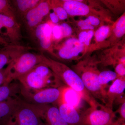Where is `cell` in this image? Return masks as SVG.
Listing matches in <instances>:
<instances>
[{"label":"cell","instance_id":"cell-1","mask_svg":"<svg viewBox=\"0 0 125 125\" xmlns=\"http://www.w3.org/2000/svg\"><path fill=\"white\" fill-rule=\"evenodd\" d=\"M43 63L50 68L64 84L79 94L90 107H98L102 105L85 88L81 79L74 70L62 63L44 55Z\"/></svg>","mask_w":125,"mask_h":125},{"label":"cell","instance_id":"cell-2","mask_svg":"<svg viewBox=\"0 0 125 125\" xmlns=\"http://www.w3.org/2000/svg\"><path fill=\"white\" fill-rule=\"evenodd\" d=\"M25 88L38 90L49 88H59L63 83L46 65H37L17 80Z\"/></svg>","mask_w":125,"mask_h":125},{"label":"cell","instance_id":"cell-3","mask_svg":"<svg viewBox=\"0 0 125 125\" xmlns=\"http://www.w3.org/2000/svg\"><path fill=\"white\" fill-rule=\"evenodd\" d=\"M97 62L85 61L74 66V71L79 76L85 88L95 99L106 104L107 93L101 88L98 81L100 72L97 67Z\"/></svg>","mask_w":125,"mask_h":125},{"label":"cell","instance_id":"cell-4","mask_svg":"<svg viewBox=\"0 0 125 125\" xmlns=\"http://www.w3.org/2000/svg\"><path fill=\"white\" fill-rule=\"evenodd\" d=\"M43 123L31 104L20 98L11 115L0 125H39Z\"/></svg>","mask_w":125,"mask_h":125},{"label":"cell","instance_id":"cell-5","mask_svg":"<svg viewBox=\"0 0 125 125\" xmlns=\"http://www.w3.org/2000/svg\"><path fill=\"white\" fill-rule=\"evenodd\" d=\"M62 87L31 90L25 88L21 84L20 98L30 104L44 105L52 104L56 106L61 96Z\"/></svg>","mask_w":125,"mask_h":125},{"label":"cell","instance_id":"cell-6","mask_svg":"<svg viewBox=\"0 0 125 125\" xmlns=\"http://www.w3.org/2000/svg\"><path fill=\"white\" fill-rule=\"evenodd\" d=\"M43 55L32 52H25L10 63V68L6 83L9 84L17 80L19 77L26 73L37 65L42 63Z\"/></svg>","mask_w":125,"mask_h":125},{"label":"cell","instance_id":"cell-7","mask_svg":"<svg viewBox=\"0 0 125 125\" xmlns=\"http://www.w3.org/2000/svg\"><path fill=\"white\" fill-rule=\"evenodd\" d=\"M116 113L105 105L90 107L81 114L82 125H112Z\"/></svg>","mask_w":125,"mask_h":125},{"label":"cell","instance_id":"cell-8","mask_svg":"<svg viewBox=\"0 0 125 125\" xmlns=\"http://www.w3.org/2000/svg\"><path fill=\"white\" fill-rule=\"evenodd\" d=\"M47 125H70L63 119L56 105L31 104Z\"/></svg>","mask_w":125,"mask_h":125},{"label":"cell","instance_id":"cell-9","mask_svg":"<svg viewBox=\"0 0 125 125\" xmlns=\"http://www.w3.org/2000/svg\"><path fill=\"white\" fill-rule=\"evenodd\" d=\"M51 9L49 1L42 0L37 6L26 14L23 20L30 30L34 31L42 23L44 17L49 13Z\"/></svg>","mask_w":125,"mask_h":125},{"label":"cell","instance_id":"cell-10","mask_svg":"<svg viewBox=\"0 0 125 125\" xmlns=\"http://www.w3.org/2000/svg\"><path fill=\"white\" fill-rule=\"evenodd\" d=\"M125 89V77H118L114 81L107 91L106 103L105 106L113 109L114 103L120 104L125 102V97H122Z\"/></svg>","mask_w":125,"mask_h":125},{"label":"cell","instance_id":"cell-11","mask_svg":"<svg viewBox=\"0 0 125 125\" xmlns=\"http://www.w3.org/2000/svg\"><path fill=\"white\" fill-rule=\"evenodd\" d=\"M31 49L30 47L10 44L0 49V70L10 64L20 55Z\"/></svg>","mask_w":125,"mask_h":125},{"label":"cell","instance_id":"cell-12","mask_svg":"<svg viewBox=\"0 0 125 125\" xmlns=\"http://www.w3.org/2000/svg\"><path fill=\"white\" fill-rule=\"evenodd\" d=\"M84 47L83 43L77 39H68L58 49L57 56L62 60H71L78 56L83 51Z\"/></svg>","mask_w":125,"mask_h":125},{"label":"cell","instance_id":"cell-13","mask_svg":"<svg viewBox=\"0 0 125 125\" xmlns=\"http://www.w3.org/2000/svg\"><path fill=\"white\" fill-rule=\"evenodd\" d=\"M0 22L6 30L5 36L7 37L10 44L19 45L22 36L20 25L17 21L0 14Z\"/></svg>","mask_w":125,"mask_h":125},{"label":"cell","instance_id":"cell-14","mask_svg":"<svg viewBox=\"0 0 125 125\" xmlns=\"http://www.w3.org/2000/svg\"><path fill=\"white\" fill-rule=\"evenodd\" d=\"M63 119L70 125H82L81 114L76 107L65 102L61 97L56 105Z\"/></svg>","mask_w":125,"mask_h":125},{"label":"cell","instance_id":"cell-15","mask_svg":"<svg viewBox=\"0 0 125 125\" xmlns=\"http://www.w3.org/2000/svg\"><path fill=\"white\" fill-rule=\"evenodd\" d=\"M34 32L41 48L54 54L52 48V27L50 24L42 23L36 27Z\"/></svg>","mask_w":125,"mask_h":125},{"label":"cell","instance_id":"cell-16","mask_svg":"<svg viewBox=\"0 0 125 125\" xmlns=\"http://www.w3.org/2000/svg\"><path fill=\"white\" fill-rule=\"evenodd\" d=\"M61 6L68 15L71 16H85L89 13L90 9L87 5L81 2L82 0H63Z\"/></svg>","mask_w":125,"mask_h":125},{"label":"cell","instance_id":"cell-17","mask_svg":"<svg viewBox=\"0 0 125 125\" xmlns=\"http://www.w3.org/2000/svg\"><path fill=\"white\" fill-rule=\"evenodd\" d=\"M20 91L21 84L19 81H13L9 84L0 85V102L11 98L20 97Z\"/></svg>","mask_w":125,"mask_h":125},{"label":"cell","instance_id":"cell-18","mask_svg":"<svg viewBox=\"0 0 125 125\" xmlns=\"http://www.w3.org/2000/svg\"><path fill=\"white\" fill-rule=\"evenodd\" d=\"M40 0H16L11 1L16 14L23 19L26 14L40 3Z\"/></svg>","mask_w":125,"mask_h":125},{"label":"cell","instance_id":"cell-19","mask_svg":"<svg viewBox=\"0 0 125 125\" xmlns=\"http://www.w3.org/2000/svg\"><path fill=\"white\" fill-rule=\"evenodd\" d=\"M20 97L0 102V125L11 115Z\"/></svg>","mask_w":125,"mask_h":125},{"label":"cell","instance_id":"cell-20","mask_svg":"<svg viewBox=\"0 0 125 125\" xmlns=\"http://www.w3.org/2000/svg\"><path fill=\"white\" fill-rule=\"evenodd\" d=\"M118 78L117 74L112 71H105L100 72L98 75V81L101 88L104 92L107 93L106 88L110 81H114Z\"/></svg>","mask_w":125,"mask_h":125},{"label":"cell","instance_id":"cell-21","mask_svg":"<svg viewBox=\"0 0 125 125\" xmlns=\"http://www.w3.org/2000/svg\"><path fill=\"white\" fill-rule=\"evenodd\" d=\"M0 14L17 21L16 14L10 1L0 0Z\"/></svg>","mask_w":125,"mask_h":125},{"label":"cell","instance_id":"cell-22","mask_svg":"<svg viewBox=\"0 0 125 125\" xmlns=\"http://www.w3.org/2000/svg\"><path fill=\"white\" fill-rule=\"evenodd\" d=\"M110 32V28L107 25L99 27L94 33L95 39L98 42H103L107 38Z\"/></svg>","mask_w":125,"mask_h":125},{"label":"cell","instance_id":"cell-23","mask_svg":"<svg viewBox=\"0 0 125 125\" xmlns=\"http://www.w3.org/2000/svg\"><path fill=\"white\" fill-rule=\"evenodd\" d=\"M125 16L122 15L118 20L115 26L114 33L117 38H121L125 34Z\"/></svg>","mask_w":125,"mask_h":125},{"label":"cell","instance_id":"cell-24","mask_svg":"<svg viewBox=\"0 0 125 125\" xmlns=\"http://www.w3.org/2000/svg\"><path fill=\"white\" fill-rule=\"evenodd\" d=\"M50 7H52L54 12L58 16L59 20H64L66 19L68 17V14L65 10L60 5H54L49 3Z\"/></svg>","mask_w":125,"mask_h":125},{"label":"cell","instance_id":"cell-25","mask_svg":"<svg viewBox=\"0 0 125 125\" xmlns=\"http://www.w3.org/2000/svg\"><path fill=\"white\" fill-rule=\"evenodd\" d=\"M52 37L56 40H59L63 38L62 31L60 25H55L52 28Z\"/></svg>","mask_w":125,"mask_h":125},{"label":"cell","instance_id":"cell-26","mask_svg":"<svg viewBox=\"0 0 125 125\" xmlns=\"http://www.w3.org/2000/svg\"><path fill=\"white\" fill-rule=\"evenodd\" d=\"M10 68V64L6 68L0 70V86L6 83Z\"/></svg>","mask_w":125,"mask_h":125},{"label":"cell","instance_id":"cell-27","mask_svg":"<svg viewBox=\"0 0 125 125\" xmlns=\"http://www.w3.org/2000/svg\"><path fill=\"white\" fill-rule=\"evenodd\" d=\"M60 25L62 31L63 38L69 37L71 35L72 30L69 25L66 23H63Z\"/></svg>","mask_w":125,"mask_h":125},{"label":"cell","instance_id":"cell-28","mask_svg":"<svg viewBox=\"0 0 125 125\" xmlns=\"http://www.w3.org/2000/svg\"><path fill=\"white\" fill-rule=\"evenodd\" d=\"M115 71L118 77H125V64L119 62L115 66Z\"/></svg>","mask_w":125,"mask_h":125},{"label":"cell","instance_id":"cell-29","mask_svg":"<svg viewBox=\"0 0 125 125\" xmlns=\"http://www.w3.org/2000/svg\"><path fill=\"white\" fill-rule=\"evenodd\" d=\"M89 24L93 26H98L100 24V21L98 18L93 16H90L87 18Z\"/></svg>","mask_w":125,"mask_h":125},{"label":"cell","instance_id":"cell-30","mask_svg":"<svg viewBox=\"0 0 125 125\" xmlns=\"http://www.w3.org/2000/svg\"><path fill=\"white\" fill-rule=\"evenodd\" d=\"M120 104L119 108L115 113H118L120 115V117L125 118V102Z\"/></svg>","mask_w":125,"mask_h":125},{"label":"cell","instance_id":"cell-31","mask_svg":"<svg viewBox=\"0 0 125 125\" xmlns=\"http://www.w3.org/2000/svg\"><path fill=\"white\" fill-rule=\"evenodd\" d=\"M94 35V32L93 30H89L87 31V36L86 40L84 43V45L85 46H88L90 43V42L92 38Z\"/></svg>","mask_w":125,"mask_h":125},{"label":"cell","instance_id":"cell-32","mask_svg":"<svg viewBox=\"0 0 125 125\" xmlns=\"http://www.w3.org/2000/svg\"><path fill=\"white\" fill-rule=\"evenodd\" d=\"M87 36V32L86 31H83L81 32L78 36V40L80 42L84 43L86 40Z\"/></svg>","mask_w":125,"mask_h":125},{"label":"cell","instance_id":"cell-33","mask_svg":"<svg viewBox=\"0 0 125 125\" xmlns=\"http://www.w3.org/2000/svg\"><path fill=\"white\" fill-rule=\"evenodd\" d=\"M49 17L52 22L54 23H57L60 20L58 16L54 12L51 13L49 14Z\"/></svg>","mask_w":125,"mask_h":125},{"label":"cell","instance_id":"cell-34","mask_svg":"<svg viewBox=\"0 0 125 125\" xmlns=\"http://www.w3.org/2000/svg\"><path fill=\"white\" fill-rule=\"evenodd\" d=\"M10 44L9 42L0 34V49Z\"/></svg>","mask_w":125,"mask_h":125},{"label":"cell","instance_id":"cell-35","mask_svg":"<svg viewBox=\"0 0 125 125\" xmlns=\"http://www.w3.org/2000/svg\"><path fill=\"white\" fill-rule=\"evenodd\" d=\"M82 30H93L94 29V26L90 24H86L80 27Z\"/></svg>","mask_w":125,"mask_h":125},{"label":"cell","instance_id":"cell-36","mask_svg":"<svg viewBox=\"0 0 125 125\" xmlns=\"http://www.w3.org/2000/svg\"><path fill=\"white\" fill-rule=\"evenodd\" d=\"M46 125V124H45V123H43V124H41V125Z\"/></svg>","mask_w":125,"mask_h":125},{"label":"cell","instance_id":"cell-37","mask_svg":"<svg viewBox=\"0 0 125 125\" xmlns=\"http://www.w3.org/2000/svg\"><path fill=\"white\" fill-rule=\"evenodd\" d=\"M121 125H125V123H123V124H122Z\"/></svg>","mask_w":125,"mask_h":125}]
</instances>
